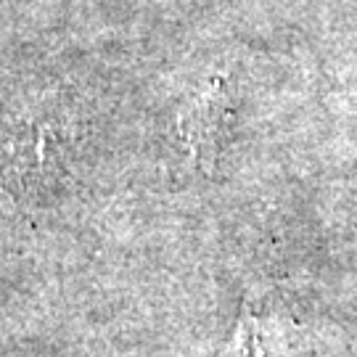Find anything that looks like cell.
<instances>
[{
    "label": "cell",
    "mask_w": 357,
    "mask_h": 357,
    "mask_svg": "<svg viewBox=\"0 0 357 357\" xmlns=\"http://www.w3.org/2000/svg\"><path fill=\"white\" fill-rule=\"evenodd\" d=\"M61 128L56 116H26L8 135L6 143V169L13 183L35 193L59 178L61 159Z\"/></svg>",
    "instance_id": "cell-1"
},
{
    "label": "cell",
    "mask_w": 357,
    "mask_h": 357,
    "mask_svg": "<svg viewBox=\"0 0 357 357\" xmlns=\"http://www.w3.org/2000/svg\"><path fill=\"white\" fill-rule=\"evenodd\" d=\"M225 122H228V93L220 85H212L206 93H202L185 109V114L180 116V132L202 165L212 162L220 135L225 132Z\"/></svg>",
    "instance_id": "cell-2"
}]
</instances>
